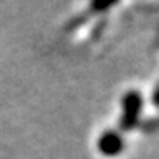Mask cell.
<instances>
[{
	"label": "cell",
	"instance_id": "3957f363",
	"mask_svg": "<svg viewBox=\"0 0 159 159\" xmlns=\"http://www.w3.org/2000/svg\"><path fill=\"white\" fill-rule=\"evenodd\" d=\"M88 13L86 15H78V16H75V18H71L68 23H67V31H75V30H78V28H81L86 21H88Z\"/></svg>",
	"mask_w": 159,
	"mask_h": 159
},
{
	"label": "cell",
	"instance_id": "277c9868",
	"mask_svg": "<svg viewBox=\"0 0 159 159\" xmlns=\"http://www.w3.org/2000/svg\"><path fill=\"white\" fill-rule=\"evenodd\" d=\"M112 3H99V2H93L91 3V11H102V10H107V8H111Z\"/></svg>",
	"mask_w": 159,
	"mask_h": 159
},
{
	"label": "cell",
	"instance_id": "6da1fadb",
	"mask_svg": "<svg viewBox=\"0 0 159 159\" xmlns=\"http://www.w3.org/2000/svg\"><path fill=\"white\" fill-rule=\"evenodd\" d=\"M122 107H124V112H122V119H120V125L124 130H130L136 125L138 122V115L141 111V98L138 93H127L122 101Z\"/></svg>",
	"mask_w": 159,
	"mask_h": 159
},
{
	"label": "cell",
	"instance_id": "7a4b0ae2",
	"mask_svg": "<svg viewBox=\"0 0 159 159\" xmlns=\"http://www.w3.org/2000/svg\"><path fill=\"white\" fill-rule=\"evenodd\" d=\"M98 148L104 156H117L124 149V138L112 130H107L101 135L98 141Z\"/></svg>",
	"mask_w": 159,
	"mask_h": 159
}]
</instances>
